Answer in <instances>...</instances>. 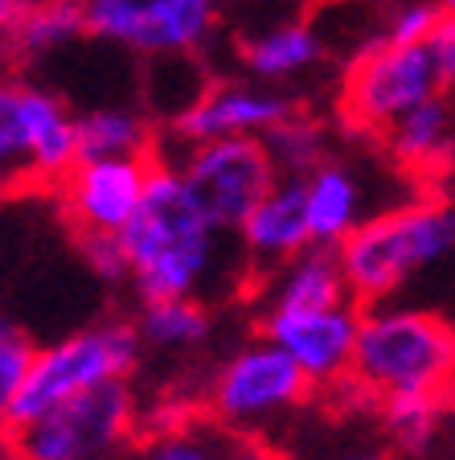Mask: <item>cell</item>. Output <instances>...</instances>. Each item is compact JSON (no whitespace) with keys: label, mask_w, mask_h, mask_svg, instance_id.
Wrapping results in <instances>:
<instances>
[{"label":"cell","mask_w":455,"mask_h":460,"mask_svg":"<svg viewBox=\"0 0 455 460\" xmlns=\"http://www.w3.org/2000/svg\"><path fill=\"white\" fill-rule=\"evenodd\" d=\"M29 4H33V0H0V62L9 58V41H13V33H17L21 17L29 13Z\"/></svg>","instance_id":"cell-31"},{"label":"cell","mask_w":455,"mask_h":460,"mask_svg":"<svg viewBox=\"0 0 455 460\" xmlns=\"http://www.w3.org/2000/svg\"><path fill=\"white\" fill-rule=\"evenodd\" d=\"M152 156H107V161H78L70 177L57 185L62 210L78 234H119L140 210L148 190Z\"/></svg>","instance_id":"cell-11"},{"label":"cell","mask_w":455,"mask_h":460,"mask_svg":"<svg viewBox=\"0 0 455 460\" xmlns=\"http://www.w3.org/2000/svg\"><path fill=\"white\" fill-rule=\"evenodd\" d=\"M292 111H300V103L287 86L255 83V78H222V83H209L172 119L169 136L185 144L222 140V136H267Z\"/></svg>","instance_id":"cell-10"},{"label":"cell","mask_w":455,"mask_h":460,"mask_svg":"<svg viewBox=\"0 0 455 460\" xmlns=\"http://www.w3.org/2000/svg\"><path fill=\"white\" fill-rule=\"evenodd\" d=\"M222 25V0H144V25L136 54L172 58L201 54Z\"/></svg>","instance_id":"cell-16"},{"label":"cell","mask_w":455,"mask_h":460,"mask_svg":"<svg viewBox=\"0 0 455 460\" xmlns=\"http://www.w3.org/2000/svg\"><path fill=\"white\" fill-rule=\"evenodd\" d=\"M328 460H381L378 452H341V456H328Z\"/></svg>","instance_id":"cell-33"},{"label":"cell","mask_w":455,"mask_h":460,"mask_svg":"<svg viewBox=\"0 0 455 460\" xmlns=\"http://www.w3.org/2000/svg\"><path fill=\"white\" fill-rule=\"evenodd\" d=\"M328 46H324L320 29L303 17H284L276 25L250 29L238 38V62L247 70V78L271 86H292L308 78L324 62Z\"/></svg>","instance_id":"cell-14"},{"label":"cell","mask_w":455,"mask_h":460,"mask_svg":"<svg viewBox=\"0 0 455 460\" xmlns=\"http://www.w3.org/2000/svg\"><path fill=\"white\" fill-rule=\"evenodd\" d=\"M349 296L361 308L381 305L418 271L455 255V198L427 193L378 210L337 247Z\"/></svg>","instance_id":"cell-2"},{"label":"cell","mask_w":455,"mask_h":460,"mask_svg":"<svg viewBox=\"0 0 455 460\" xmlns=\"http://www.w3.org/2000/svg\"><path fill=\"white\" fill-rule=\"evenodd\" d=\"M29 83L0 75V190H21L33 181V153H29Z\"/></svg>","instance_id":"cell-23"},{"label":"cell","mask_w":455,"mask_h":460,"mask_svg":"<svg viewBox=\"0 0 455 460\" xmlns=\"http://www.w3.org/2000/svg\"><path fill=\"white\" fill-rule=\"evenodd\" d=\"M381 144H386L389 161L407 172L431 177V172H451L455 161V111L447 95H435L427 103L402 111L394 124L381 128Z\"/></svg>","instance_id":"cell-15"},{"label":"cell","mask_w":455,"mask_h":460,"mask_svg":"<svg viewBox=\"0 0 455 460\" xmlns=\"http://www.w3.org/2000/svg\"><path fill=\"white\" fill-rule=\"evenodd\" d=\"M222 448H226V440L201 428H172L164 436H152L132 460H218Z\"/></svg>","instance_id":"cell-27"},{"label":"cell","mask_w":455,"mask_h":460,"mask_svg":"<svg viewBox=\"0 0 455 460\" xmlns=\"http://www.w3.org/2000/svg\"><path fill=\"white\" fill-rule=\"evenodd\" d=\"M451 177H455V161H451Z\"/></svg>","instance_id":"cell-35"},{"label":"cell","mask_w":455,"mask_h":460,"mask_svg":"<svg viewBox=\"0 0 455 460\" xmlns=\"http://www.w3.org/2000/svg\"><path fill=\"white\" fill-rule=\"evenodd\" d=\"M267 308H328L349 296L337 247H303L287 263L271 271V284L263 292Z\"/></svg>","instance_id":"cell-18"},{"label":"cell","mask_w":455,"mask_h":460,"mask_svg":"<svg viewBox=\"0 0 455 460\" xmlns=\"http://www.w3.org/2000/svg\"><path fill=\"white\" fill-rule=\"evenodd\" d=\"M218 460H279V452H271L263 440H234L222 448Z\"/></svg>","instance_id":"cell-32"},{"label":"cell","mask_w":455,"mask_h":460,"mask_svg":"<svg viewBox=\"0 0 455 460\" xmlns=\"http://www.w3.org/2000/svg\"><path fill=\"white\" fill-rule=\"evenodd\" d=\"M439 17H443L439 0H402L398 9H389L381 38H386V41H402V46L427 41L431 29L439 25Z\"/></svg>","instance_id":"cell-29"},{"label":"cell","mask_w":455,"mask_h":460,"mask_svg":"<svg viewBox=\"0 0 455 460\" xmlns=\"http://www.w3.org/2000/svg\"><path fill=\"white\" fill-rule=\"evenodd\" d=\"M78 251H83L86 268L95 271L103 284H132V263L119 234H78Z\"/></svg>","instance_id":"cell-28"},{"label":"cell","mask_w":455,"mask_h":460,"mask_svg":"<svg viewBox=\"0 0 455 460\" xmlns=\"http://www.w3.org/2000/svg\"><path fill=\"white\" fill-rule=\"evenodd\" d=\"M83 38H91L83 0H33L13 33L4 62H38V58L62 54Z\"/></svg>","instance_id":"cell-20"},{"label":"cell","mask_w":455,"mask_h":460,"mask_svg":"<svg viewBox=\"0 0 455 460\" xmlns=\"http://www.w3.org/2000/svg\"><path fill=\"white\" fill-rule=\"evenodd\" d=\"M136 333L144 349L161 354H193L214 337V313L206 300L177 296V300H140Z\"/></svg>","instance_id":"cell-19"},{"label":"cell","mask_w":455,"mask_h":460,"mask_svg":"<svg viewBox=\"0 0 455 460\" xmlns=\"http://www.w3.org/2000/svg\"><path fill=\"white\" fill-rule=\"evenodd\" d=\"M312 394L308 374L295 366L284 345L258 333L255 341L226 354L209 378V411L214 420L234 431H258L279 415L295 411Z\"/></svg>","instance_id":"cell-8"},{"label":"cell","mask_w":455,"mask_h":460,"mask_svg":"<svg viewBox=\"0 0 455 460\" xmlns=\"http://www.w3.org/2000/svg\"><path fill=\"white\" fill-rule=\"evenodd\" d=\"M169 144L172 148H161V140H156V156L185 177L193 198L201 201V210L230 234L250 218V210L279 181V169L267 153L263 136H222V140L201 144H185L169 136Z\"/></svg>","instance_id":"cell-6"},{"label":"cell","mask_w":455,"mask_h":460,"mask_svg":"<svg viewBox=\"0 0 455 460\" xmlns=\"http://www.w3.org/2000/svg\"><path fill=\"white\" fill-rule=\"evenodd\" d=\"M29 153H33V181L62 185L83 156H78V119L62 95L29 83Z\"/></svg>","instance_id":"cell-17"},{"label":"cell","mask_w":455,"mask_h":460,"mask_svg":"<svg viewBox=\"0 0 455 460\" xmlns=\"http://www.w3.org/2000/svg\"><path fill=\"white\" fill-rule=\"evenodd\" d=\"M234 234H238V251H242L247 263L258 271H276L279 263L300 255L303 247H312L303 177H279Z\"/></svg>","instance_id":"cell-13"},{"label":"cell","mask_w":455,"mask_h":460,"mask_svg":"<svg viewBox=\"0 0 455 460\" xmlns=\"http://www.w3.org/2000/svg\"><path fill=\"white\" fill-rule=\"evenodd\" d=\"M439 9H443V13H455V0H439Z\"/></svg>","instance_id":"cell-34"},{"label":"cell","mask_w":455,"mask_h":460,"mask_svg":"<svg viewBox=\"0 0 455 460\" xmlns=\"http://www.w3.org/2000/svg\"><path fill=\"white\" fill-rule=\"evenodd\" d=\"M226 234L201 210V201L169 161L156 156L140 210L132 214L119 239L132 263V288L140 300H206L218 288L226 263Z\"/></svg>","instance_id":"cell-1"},{"label":"cell","mask_w":455,"mask_h":460,"mask_svg":"<svg viewBox=\"0 0 455 460\" xmlns=\"http://www.w3.org/2000/svg\"><path fill=\"white\" fill-rule=\"evenodd\" d=\"M140 402L127 378L83 391L38 420L9 428L17 460H111L136 440Z\"/></svg>","instance_id":"cell-5"},{"label":"cell","mask_w":455,"mask_h":460,"mask_svg":"<svg viewBox=\"0 0 455 460\" xmlns=\"http://www.w3.org/2000/svg\"><path fill=\"white\" fill-rule=\"evenodd\" d=\"M349 378L378 399H394V394L447 399L455 391V325L427 308H361Z\"/></svg>","instance_id":"cell-3"},{"label":"cell","mask_w":455,"mask_h":460,"mask_svg":"<svg viewBox=\"0 0 455 460\" xmlns=\"http://www.w3.org/2000/svg\"><path fill=\"white\" fill-rule=\"evenodd\" d=\"M435 95H443V83H439L427 41L402 46L378 33L357 49L341 78V119L349 132L381 136V128L394 124L402 111Z\"/></svg>","instance_id":"cell-7"},{"label":"cell","mask_w":455,"mask_h":460,"mask_svg":"<svg viewBox=\"0 0 455 460\" xmlns=\"http://www.w3.org/2000/svg\"><path fill=\"white\" fill-rule=\"evenodd\" d=\"M267 153L276 161L279 177H308L316 164H324L332 156V132L320 115L312 111H292L284 124H276L263 136Z\"/></svg>","instance_id":"cell-22"},{"label":"cell","mask_w":455,"mask_h":460,"mask_svg":"<svg viewBox=\"0 0 455 460\" xmlns=\"http://www.w3.org/2000/svg\"><path fill=\"white\" fill-rule=\"evenodd\" d=\"M443 402L447 399H431V394H394L381 399V423H386L389 440L398 444L402 452H423L439 431L443 420Z\"/></svg>","instance_id":"cell-24"},{"label":"cell","mask_w":455,"mask_h":460,"mask_svg":"<svg viewBox=\"0 0 455 460\" xmlns=\"http://www.w3.org/2000/svg\"><path fill=\"white\" fill-rule=\"evenodd\" d=\"M303 201H308L312 247H341L361 222H370L378 214L370 206L373 201L370 169L337 153L303 177Z\"/></svg>","instance_id":"cell-12"},{"label":"cell","mask_w":455,"mask_h":460,"mask_svg":"<svg viewBox=\"0 0 455 460\" xmlns=\"http://www.w3.org/2000/svg\"><path fill=\"white\" fill-rule=\"evenodd\" d=\"M78 119V156L83 161H107V156H152L156 132L148 115L136 107H91Z\"/></svg>","instance_id":"cell-21"},{"label":"cell","mask_w":455,"mask_h":460,"mask_svg":"<svg viewBox=\"0 0 455 460\" xmlns=\"http://www.w3.org/2000/svg\"><path fill=\"white\" fill-rule=\"evenodd\" d=\"M427 49H431V62L439 70L443 91H451L455 86V13L439 17V25L431 29V38H427Z\"/></svg>","instance_id":"cell-30"},{"label":"cell","mask_w":455,"mask_h":460,"mask_svg":"<svg viewBox=\"0 0 455 460\" xmlns=\"http://www.w3.org/2000/svg\"><path fill=\"white\" fill-rule=\"evenodd\" d=\"M86 9V33L95 41L136 49L144 25V0H83Z\"/></svg>","instance_id":"cell-26"},{"label":"cell","mask_w":455,"mask_h":460,"mask_svg":"<svg viewBox=\"0 0 455 460\" xmlns=\"http://www.w3.org/2000/svg\"><path fill=\"white\" fill-rule=\"evenodd\" d=\"M140 358L144 341L136 333V321H99V325H86L62 341L46 345L33 358V370H29L25 391L13 407L9 428H21V423L54 411L83 391L127 378L140 366Z\"/></svg>","instance_id":"cell-4"},{"label":"cell","mask_w":455,"mask_h":460,"mask_svg":"<svg viewBox=\"0 0 455 460\" xmlns=\"http://www.w3.org/2000/svg\"><path fill=\"white\" fill-rule=\"evenodd\" d=\"M33 358H38V349H33L25 329L0 316V428H9L13 407H17L25 378L33 370Z\"/></svg>","instance_id":"cell-25"},{"label":"cell","mask_w":455,"mask_h":460,"mask_svg":"<svg viewBox=\"0 0 455 460\" xmlns=\"http://www.w3.org/2000/svg\"><path fill=\"white\" fill-rule=\"evenodd\" d=\"M258 333L284 345L312 386H337L353 374L361 305L341 300L328 308H263Z\"/></svg>","instance_id":"cell-9"}]
</instances>
